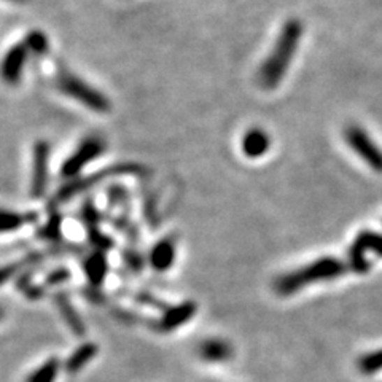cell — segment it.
<instances>
[{"label": "cell", "mask_w": 382, "mask_h": 382, "mask_svg": "<svg viewBox=\"0 0 382 382\" xmlns=\"http://www.w3.org/2000/svg\"><path fill=\"white\" fill-rule=\"evenodd\" d=\"M301 34H303V26L298 20L285 22L276 45L272 47L271 54L263 61L258 71V82L261 87L272 89L282 82L290 67V62L295 58L296 50L300 47Z\"/></svg>", "instance_id": "1"}, {"label": "cell", "mask_w": 382, "mask_h": 382, "mask_svg": "<svg viewBox=\"0 0 382 382\" xmlns=\"http://www.w3.org/2000/svg\"><path fill=\"white\" fill-rule=\"evenodd\" d=\"M343 272L344 266L339 260L322 258L301 267V270H296L288 272V274L281 276L274 282V290L277 295L288 296L312 282L323 281V279H333L336 276L343 274Z\"/></svg>", "instance_id": "2"}, {"label": "cell", "mask_w": 382, "mask_h": 382, "mask_svg": "<svg viewBox=\"0 0 382 382\" xmlns=\"http://www.w3.org/2000/svg\"><path fill=\"white\" fill-rule=\"evenodd\" d=\"M56 85L61 93L69 96L71 99L80 102V104L91 108L94 112H107L110 108V101L101 91L91 87L83 78L67 71H61L56 77Z\"/></svg>", "instance_id": "3"}, {"label": "cell", "mask_w": 382, "mask_h": 382, "mask_svg": "<svg viewBox=\"0 0 382 382\" xmlns=\"http://www.w3.org/2000/svg\"><path fill=\"white\" fill-rule=\"evenodd\" d=\"M104 150H105V142L101 138H96V135L87 138L77 147V150L66 159L64 164H62L61 168L62 177L73 180V177L82 172L83 168L87 166L88 163L98 159L102 153H104Z\"/></svg>", "instance_id": "4"}, {"label": "cell", "mask_w": 382, "mask_h": 382, "mask_svg": "<svg viewBox=\"0 0 382 382\" xmlns=\"http://www.w3.org/2000/svg\"><path fill=\"white\" fill-rule=\"evenodd\" d=\"M347 144L376 172H382V152L373 139L360 126H349L346 129Z\"/></svg>", "instance_id": "5"}, {"label": "cell", "mask_w": 382, "mask_h": 382, "mask_svg": "<svg viewBox=\"0 0 382 382\" xmlns=\"http://www.w3.org/2000/svg\"><path fill=\"white\" fill-rule=\"evenodd\" d=\"M196 312L198 304L191 300L182 301V303L174 306H168V309L163 311L161 317L152 322V328L156 333H172L174 330L184 327L185 323L190 322L196 316Z\"/></svg>", "instance_id": "6"}, {"label": "cell", "mask_w": 382, "mask_h": 382, "mask_svg": "<svg viewBox=\"0 0 382 382\" xmlns=\"http://www.w3.org/2000/svg\"><path fill=\"white\" fill-rule=\"evenodd\" d=\"M31 56L32 51L27 47L26 40L11 47L0 61V78L8 85L18 83L22 77V72H24L26 62Z\"/></svg>", "instance_id": "7"}, {"label": "cell", "mask_w": 382, "mask_h": 382, "mask_svg": "<svg viewBox=\"0 0 382 382\" xmlns=\"http://www.w3.org/2000/svg\"><path fill=\"white\" fill-rule=\"evenodd\" d=\"M48 163H50V144L47 140H38L34 145L32 158V179H31V196L42 198L47 191L48 184Z\"/></svg>", "instance_id": "8"}, {"label": "cell", "mask_w": 382, "mask_h": 382, "mask_svg": "<svg viewBox=\"0 0 382 382\" xmlns=\"http://www.w3.org/2000/svg\"><path fill=\"white\" fill-rule=\"evenodd\" d=\"M177 258V241L174 236H166L153 245L147 255L148 265L156 272H166L174 266Z\"/></svg>", "instance_id": "9"}, {"label": "cell", "mask_w": 382, "mask_h": 382, "mask_svg": "<svg viewBox=\"0 0 382 382\" xmlns=\"http://www.w3.org/2000/svg\"><path fill=\"white\" fill-rule=\"evenodd\" d=\"M135 168L133 166H117L113 169H107V170H101V172H96L91 177H85V179H78V180H71L69 184H67L66 186L61 188L59 191V201H67V199L73 198L75 195H78V193H82L87 190L88 186H93L96 184H99L101 180H104L105 177L112 175V174H124V172H134Z\"/></svg>", "instance_id": "10"}, {"label": "cell", "mask_w": 382, "mask_h": 382, "mask_svg": "<svg viewBox=\"0 0 382 382\" xmlns=\"http://www.w3.org/2000/svg\"><path fill=\"white\" fill-rule=\"evenodd\" d=\"M198 355L207 363H225L235 355V349L225 339L209 338L198 346Z\"/></svg>", "instance_id": "11"}, {"label": "cell", "mask_w": 382, "mask_h": 382, "mask_svg": "<svg viewBox=\"0 0 382 382\" xmlns=\"http://www.w3.org/2000/svg\"><path fill=\"white\" fill-rule=\"evenodd\" d=\"M83 272L91 287L99 288L104 284L108 274V260L104 250H94L93 254L85 256Z\"/></svg>", "instance_id": "12"}, {"label": "cell", "mask_w": 382, "mask_h": 382, "mask_svg": "<svg viewBox=\"0 0 382 382\" xmlns=\"http://www.w3.org/2000/svg\"><path fill=\"white\" fill-rule=\"evenodd\" d=\"M54 303L58 306L66 325L71 328V332L78 336V338H82L85 332H87V327H85V322L82 321V317H80L75 307H73L69 295L64 292H58L54 295Z\"/></svg>", "instance_id": "13"}, {"label": "cell", "mask_w": 382, "mask_h": 382, "mask_svg": "<svg viewBox=\"0 0 382 382\" xmlns=\"http://www.w3.org/2000/svg\"><path fill=\"white\" fill-rule=\"evenodd\" d=\"M242 152L247 158H261L271 147V139L263 129L254 128L242 138Z\"/></svg>", "instance_id": "14"}, {"label": "cell", "mask_w": 382, "mask_h": 382, "mask_svg": "<svg viewBox=\"0 0 382 382\" xmlns=\"http://www.w3.org/2000/svg\"><path fill=\"white\" fill-rule=\"evenodd\" d=\"M99 347L96 343H85L82 346H78L75 351H73L69 357H67V360L64 362L66 373L69 374H77L82 372V369L87 367V365L93 360V358L98 355Z\"/></svg>", "instance_id": "15"}, {"label": "cell", "mask_w": 382, "mask_h": 382, "mask_svg": "<svg viewBox=\"0 0 382 382\" xmlns=\"http://www.w3.org/2000/svg\"><path fill=\"white\" fill-rule=\"evenodd\" d=\"M37 221L36 212H15V210L0 209V235L18 231L20 228L32 225Z\"/></svg>", "instance_id": "16"}, {"label": "cell", "mask_w": 382, "mask_h": 382, "mask_svg": "<svg viewBox=\"0 0 382 382\" xmlns=\"http://www.w3.org/2000/svg\"><path fill=\"white\" fill-rule=\"evenodd\" d=\"M62 368V363L58 357H51L43 362L38 368L27 376L26 382H54Z\"/></svg>", "instance_id": "17"}, {"label": "cell", "mask_w": 382, "mask_h": 382, "mask_svg": "<svg viewBox=\"0 0 382 382\" xmlns=\"http://www.w3.org/2000/svg\"><path fill=\"white\" fill-rule=\"evenodd\" d=\"M61 216L58 214L50 215V220L47 221V225L40 228L37 231V237L43 239V241L53 242V244H61Z\"/></svg>", "instance_id": "18"}, {"label": "cell", "mask_w": 382, "mask_h": 382, "mask_svg": "<svg viewBox=\"0 0 382 382\" xmlns=\"http://www.w3.org/2000/svg\"><path fill=\"white\" fill-rule=\"evenodd\" d=\"M358 368L365 374H374L382 369V349L367 353L358 360Z\"/></svg>", "instance_id": "19"}, {"label": "cell", "mask_w": 382, "mask_h": 382, "mask_svg": "<svg viewBox=\"0 0 382 382\" xmlns=\"http://www.w3.org/2000/svg\"><path fill=\"white\" fill-rule=\"evenodd\" d=\"M18 288L21 290L22 295L31 300H38L43 296V288L32 282V272H22L18 281Z\"/></svg>", "instance_id": "20"}, {"label": "cell", "mask_w": 382, "mask_h": 382, "mask_svg": "<svg viewBox=\"0 0 382 382\" xmlns=\"http://www.w3.org/2000/svg\"><path fill=\"white\" fill-rule=\"evenodd\" d=\"M26 43H27V47L31 48L32 51V54H43L45 51H47L48 48V40L47 37L43 36L42 32H31L29 36H27L26 38Z\"/></svg>", "instance_id": "21"}, {"label": "cell", "mask_w": 382, "mask_h": 382, "mask_svg": "<svg viewBox=\"0 0 382 382\" xmlns=\"http://www.w3.org/2000/svg\"><path fill=\"white\" fill-rule=\"evenodd\" d=\"M88 239L89 242L94 245L96 250H108L113 247V241L107 235H104L99 228H93V230H88Z\"/></svg>", "instance_id": "22"}, {"label": "cell", "mask_w": 382, "mask_h": 382, "mask_svg": "<svg viewBox=\"0 0 382 382\" xmlns=\"http://www.w3.org/2000/svg\"><path fill=\"white\" fill-rule=\"evenodd\" d=\"M131 296H133V300L135 301V303H142L145 306H150V307H156V309L159 311H164L168 309V304H164L161 300L158 298V296H155L153 293H148V292H134L131 293Z\"/></svg>", "instance_id": "23"}, {"label": "cell", "mask_w": 382, "mask_h": 382, "mask_svg": "<svg viewBox=\"0 0 382 382\" xmlns=\"http://www.w3.org/2000/svg\"><path fill=\"white\" fill-rule=\"evenodd\" d=\"M123 261L126 263L129 270L134 271V272H140L142 270H144V265H145L144 256H142V254H139L138 250H134V249L124 250Z\"/></svg>", "instance_id": "24"}, {"label": "cell", "mask_w": 382, "mask_h": 382, "mask_svg": "<svg viewBox=\"0 0 382 382\" xmlns=\"http://www.w3.org/2000/svg\"><path fill=\"white\" fill-rule=\"evenodd\" d=\"M71 277H72V272L67 270V267H56V270L48 272V276L45 277V284L53 287V285H59V284L67 282Z\"/></svg>", "instance_id": "25"}, {"label": "cell", "mask_w": 382, "mask_h": 382, "mask_svg": "<svg viewBox=\"0 0 382 382\" xmlns=\"http://www.w3.org/2000/svg\"><path fill=\"white\" fill-rule=\"evenodd\" d=\"M115 314H117V316L118 317H123L124 318V321H126L128 323H134V322H139L138 321V316H135V314H133V312H128V311H124V309H117L115 311Z\"/></svg>", "instance_id": "26"}, {"label": "cell", "mask_w": 382, "mask_h": 382, "mask_svg": "<svg viewBox=\"0 0 382 382\" xmlns=\"http://www.w3.org/2000/svg\"><path fill=\"white\" fill-rule=\"evenodd\" d=\"M2 317H3V309H2V306H0V321H2Z\"/></svg>", "instance_id": "27"}]
</instances>
